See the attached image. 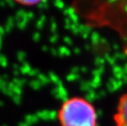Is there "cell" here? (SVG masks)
I'll list each match as a JSON object with an SVG mask.
<instances>
[{
  "instance_id": "1",
  "label": "cell",
  "mask_w": 127,
  "mask_h": 126,
  "mask_svg": "<svg viewBox=\"0 0 127 126\" xmlns=\"http://www.w3.org/2000/svg\"><path fill=\"white\" fill-rule=\"evenodd\" d=\"M61 126H97L98 116L94 106L85 98L73 97L65 101L58 112Z\"/></svg>"
},
{
  "instance_id": "2",
  "label": "cell",
  "mask_w": 127,
  "mask_h": 126,
  "mask_svg": "<svg viewBox=\"0 0 127 126\" xmlns=\"http://www.w3.org/2000/svg\"><path fill=\"white\" fill-rule=\"evenodd\" d=\"M116 126H127V93L121 97L114 115Z\"/></svg>"
},
{
  "instance_id": "3",
  "label": "cell",
  "mask_w": 127,
  "mask_h": 126,
  "mask_svg": "<svg viewBox=\"0 0 127 126\" xmlns=\"http://www.w3.org/2000/svg\"><path fill=\"white\" fill-rule=\"evenodd\" d=\"M17 2L25 7H31L34 6V5L39 4L40 1H17Z\"/></svg>"
}]
</instances>
